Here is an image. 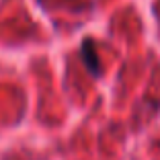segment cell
Returning a JSON list of instances; mask_svg holds the SVG:
<instances>
[{"label": "cell", "instance_id": "1", "mask_svg": "<svg viewBox=\"0 0 160 160\" xmlns=\"http://www.w3.org/2000/svg\"><path fill=\"white\" fill-rule=\"evenodd\" d=\"M80 56H82V62H84L86 70L90 72L92 76H101V62L99 56H97V49H94V43L92 39L86 37L80 45Z\"/></svg>", "mask_w": 160, "mask_h": 160}]
</instances>
